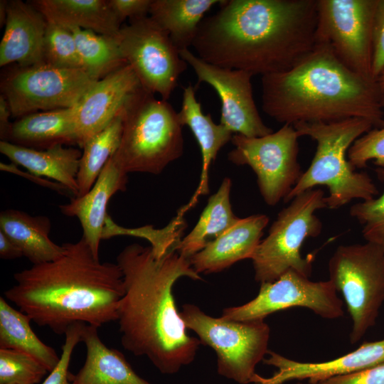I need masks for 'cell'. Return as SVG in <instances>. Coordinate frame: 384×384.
Masks as SVG:
<instances>
[{
	"instance_id": "1",
	"label": "cell",
	"mask_w": 384,
	"mask_h": 384,
	"mask_svg": "<svg viewBox=\"0 0 384 384\" xmlns=\"http://www.w3.org/2000/svg\"><path fill=\"white\" fill-rule=\"evenodd\" d=\"M192 46L203 60L252 76L284 71L315 46L317 0H222Z\"/></svg>"
},
{
	"instance_id": "2",
	"label": "cell",
	"mask_w": 384,
	"mask_h": 384,
	"mask_svg": "<svg viewBox=\"0 0 384 384\" xmlns=\"http://www.w3.org/2000/svg\"><path fill=\"white\" fill-rule=\"evenodd\" d=\"M117 263L124 280L117 311L122 346L145 356L163 374L178 372L193 361L201 343L188 334L173 287L181 277L201 275L176 248L158 258L150 246L134 243L119 253Z\"/></svg>"
},
{
	"instance_id": "3",
	"label": "cell",
	"mask_w": 384,
	"mask_h": 384,
	"mask_svg": "<svg viewBox=\"0 0 384 384\" xmlns=\"http://www.w3.org/2000/svg\"><path fill=\"white\" fill-rule=\"evenodd\" d=\"M63 245L58 259L16 272L5 299L58 335L76 323L100 328L116 321L124 294L119 266L100 262L82 237Z\"/></svg>"
},
{
	"instance_id": "4",
	"label": "cell",
	"mask_w": 384,
	"mask_h": 384,
	"mask_svg": "<svg viewBox=\"0 0 384 384\" xmlns=\"http://www.w3.org/2000/svg\"><path fill=\"white\" fill-rule=\"evenodd\" d=\"M261 82L263 112L283 124L351 118L384 124L375 80L348 69L325 45L315 44L292 67Z\"/></svg>"
},
{
	"instance_id": "5",
	"label": "cell",
	"mask_w": 384,
	"mask_h": 384,
	"mask_svg": "<svg viewBox=\"0 0 384 384\" xmlns=\"http://www.w3.org/2000/svg\"><path fill=\"white\" fill-rule=\"evenodd\" d=\"M299 137L306 136L316 142V149L309 168L284 201L326 186L327 208L338 209L355 199L366 201L379 191L370 176L357 172L348 160V151L353 142L370 130L373 125L362 118H351L331 122H299L293 124Z\"/></svg>"
},
{
	"instance_id": "6",
	"label": "cell",
	"mask_w": 384,
	"mask_h": 384,
	"mask_svg": "<svg viewBox=\"0 0 384 384\" xmlns=\"http://www.w3.org/2000/svg\"><path fill=\"white\" fill-rule=\"evenodd\" d=\"M182 127L167 100L142 88L123 114L121 141L112 157L127 174H159L182 156Z\"/></svg>"
},
{
	"instance_id": "7",
	"label": "cell",
	"mask_w": 384,
	"mask_h": 384,
	"mask_svg": "<svg viewBox=\"0 0 384 384\" xmlns=\"http://www.w3.org/2000/svg\"><path fill=\"white\" fill-rule=\"evenodd\" d=\"M325 198L321 188L309 189L278 213L251 259L257 282H272L290 270L310 277L314 256L303 257L301 249L305 240L321 233L322 223L315 213L327 208Z\"/></svg>"
},
{
	"instance_id": "8",
	"label": "cell",
	"mask_w": 384,
	"mask_h": 384,
	"mask_svg": "<svg viewBox=\"0 0 384 384\" xmlns=\"http://www.w3.org/2000/svg\"><path fill=\"white\" fill-rule=\"evenodd\" d=\"M180 315L201 343L215 351L219 375L239 384L257 383L255 368L267 353L270 334L264 320L213 317L191 304H184Z\"/></svg>"
},
{
	"instance_id": "9",
	"label": "cell",
	"mask_w": 384,
	"mask_h": 384,
	"mask_svg": "<svg viewBox=\"0 0 384 384\" xmlns=\"http://www.w3.org/2000/svg\"><path fill=\"white\" fill-rule=\"evenodd\" d=\"M328 270L346 304L352 321L350 341L356 343L375 324L384 302V249L368 242L339 245Z\"/></svg>"
},
{
	"instance_id": "10",
	"label": "cell",
	"mask_w": 384,
	"mask_h": 384,
	"mask_svg": "<svg viewBox=\"0 0 384 384\" xmlns=\"http://www.w3.org/2000/svg\"><path fill=\"white\" fill-rule=\"evenodd\" d=\"M98 80L83 69H65L46 63L16 66L1 80V94L11 115L21 118L38 111L75 107Z\"/></svg>"
},
{
	"instance_id": "11",
	"label": "cell",
	"mask_w": 384,
	"mask_h": 384,
	"mask_svg": "<svg viewBox=\"0 0 384 384\" xmlns=\"http://www.w3.org/2000/svg\"><path fill=\"white\" fill-rule=\"evenodd\" d=\"M299 137L292 124H283L263 137H232L234 149L228 153L229 161L252 169L260 193L269 206L284 201L303 174L298 161Z\"/></svg>"
},
{
	"instance_id": "12",
	"label": "cell",
	"mask_w": 384,
	"mask_h": 384,
	"mask_svg": "<svg viewBox=\"0 0 384 384\" xmlns=\"http://www.w3.org/2000/svg\"><path fill=\"white\" fill-rule=\"evenodd\" d=\"M116 39L142 87L168 100L188 65L169 34L146 16L131 19L129 25L122 26Z\"/></svg>"
},
{
	"instance_id": "13",
	"label": "cell",
	"mask_w": 384,
	"mask_h": 384,
	"mask_svg": "<svg viewBox=\"0 0 384 384\" xmlns=\"http://www.w3.org/2000/svg\"><path fill=\"white\" fill-rule=\"evenodd\" d=\"M376 4L377 0H317L315 31V44L329 47L346 67L371 79Z\"/></svg>"
},
{
	"instance_id": "14",
	"label": "cell",
	"mask_w": 384,
	"mask_h": 384,
	"mask_svg": "<svg viewBox=\"0 0 384 384\" xmlns=\"http://www.w3.org/2000/svg\"><path fill=\"white\" fill-rule=\"evenodd\" d=\"M304 307L319 316L335 319L343 316V302L333 283L313 282L290 270L272 282L260 284L256 297L245 304L223 309V318L235 321L264 320L276 311Z\"/></svg>"
},
{
	"instance_id": "15",
	"label": "cell",
	"mask_w": 384,
	"mask_h": 384,
	"mask_svg": "<svg viewBox=\"0 0 384 384\" xmlns=\"http://www.w3.org/2000/svg\"><path fill=\"white\" fill-rule=\"evenodd\" d=\"M181 58L196 73V85L205 82L217 92L221 101L220 124L232 133L260 137L272 133L262 119L252 92V75L243 70L208 63L189 49L179 51Z\"/></svg>"
},
{
	"instance_id": "16",
	"label": "cell",
	"mask_w": 384,
	"mask_h": 384,
	"mask_svg": "<svg viewBox=\"0 0 384 384\" xmlns=\"http://www.w3.org/2000/svg\"><path fill=\"white\" fill-rule=\"evenodd\" d=\"M142 88L129 64L96 81L74 107L78 146L123 115Z\"/></svg>"
},
{
	"instance_id": "17",
	"label": "cell",
	"mask_w": 384,
	"mask_h": 384,
	"mask_svg": "<svg viewBox=\"0 0 384 384\" xmlns=\"http://www.w3.org/2000/svg\"><path fill=\"white\" fill-rule=\"evenodd\" d=\"M267 355L263 363L274 366L277 370L270 378L260 376L256 384H284L304 379H309L310 384H316L321 380L384 363V339L365 342L352 352L324 362H299L269 350Z\"/></svg>"
},
{
	"instance_id": "18",
	"label": "cell",
	"mask_w": 384,
	"mask_h": 384,
	"mask_svg": "<svg viewBox=\"0 0 384 384\" xmlns=\"http://www.w3.org/2000/svg\"><path fill=\"white\" fill-rule=\"evenodd\" d=\"M127 182V174L111 156L87 193L60 206L64 215L78 218L83 232L82 237L97 258H100V244L108 216L107 203L116 193L125 191Z\"/></svg>"
},
{
	"instance_id": "19",
	"label": "cell",
	"mask_w": 384,
	"mask_h": 384,
	"mask_svg": "<svg viewBox=\"0 0 384 384\" xmlns=\"http://www.w3.org/2000/svg\"><path fill=\"white\" fill-rule=\"evenodd\" d=\"M4 33L0 43V66L43 63L47 20L30 3L8 1Z\"/></svg>"
},
{
	"instance_id": "20",
	"label": "cell",
	"mask_w": 384,
	"mask_h": 384,
	"mask_svg": "<svg viewBox=\"0 0 384 384\" xmlns=\"http://www.w3.org/2000/svg\"><path fill=\"white\" fill-rule=\"evenodd\" d=\"M269 223L265 214L240 218L232 227L189 258L198 273L220 272L234 263L252 259Z\"/></svg>"
},
{
	"instance_id": "21",
	"label": "cell",
	"mask_w": 384,
	"mask_h": 384,
	"mask_svg": "<svg viewBox=\"0 0 384 384\" xmlns=\"http://www.w3.org/2000/svg\"><path fill=\"white\" fill-rule=\"evenodd\" d=\"M195 88L183 87L182 105L178 112L181 124L188 126L193 134L201 152L202 167L198 186L190 201L180 208L177 215L183 217L202 195L209 193V169L218 151L233 137V133L221 124H215L210 114H204L201 103L196 100Z\"/></svg>"
},
{
	"instance_id": "22",
	"label": "cell",
	"mask_w": 384,
	"mask_h": 384,
	"mask_svg": "<svg viewBox=\"0 0 384 384\" xmlns=\"http://www.w3.org/2000/svg\"><path fill=\"white\" fill-rule=\"evenodd\" d=\"M97 329L85 324L82 326L86 358L77 374L70 373L73 384H151L135 373L120 351L102 342Z\"/></svg>"
},
{
	"instance_id": "23",
	"label": "cell",
	"mask_w": 384,
	"mask_h": 384,
	"mask_svg": "<svg viewBox=\"0 0 384 384\" xmlns=\"http://www.w3.org/2000/svg\"><path fill=\"white\" fill-rule=\"evenodd\" d=\"M0 152L36 176L50 178L78 196L77 176L82 156L78 149L57 145L38 150L0 141Z\"/></svg>"
},
{
	"instance_id": "24",
	"label": "cell",
	"mask_w": 384,
	"mask_h": 384,
	"mask_svg": "<svg viewBox=\"0 0 384 384\" xmlns=\"http://www.w3.org/2000/svg\"><path fill=\"white\" fill-rule=\"evenodd\" d=\"M7 142L43 150L57 145H78L75 110L70 108L31 113L12 123Z\"/></svg>"
},
{
	"instance_id": "25",
	"label": "cell",
	"mask_w": 384,
	"mask_h": 384,
	"mask_svg": "<svg viewBox=\"0 0 384 384\" xmlns=\"http://www.w3.org/2000/svg\"><path fill=\"white\" fill-rule=\"evenodd\" d=\"M30 4L48 21L68 29L80 28L114 37L122 27L108 0H35Z\"/></svg>"
},
{
	"instance_id": "26",
	"label": "cell",
	"mask_w": 384,
	"mask_h": 384,
	"mask_svg": "<svg viewBox=\"0 0 384 384\" xmlns=\"http://www.w3.org/2000/svg\"><path fill=\"white\" fill-rule=\"evenodd\" d=\"M50 226L46 216H31L15 209L0 214V231L16 244L33 265L55 260L64 253L63 245L50 240Z\"/></svg>"
},
{
	"instance_id": "27",
	"label": "cell",
	"mask_w": 384,
	"mask_h": 384,
	"mask_svg": "<svg viewBox=\"0 0 384 384\" xmlns=\"http://www.w3.org/2000/svg\"><path fill=\"white\" fill-rule=\"evenodd\" d=\"M222 0H152L150 17L180 50L192 46L205 14Z\"/></svg>"
},
{
	"instance_id": "28",
	"label": "cell",
	"mask_w": 384,
	"mask_h": 384,
	"mask_svg": "<svg viewBox=\"0 0 384 384\" xmlns=\"http://www.w3.org/2000/svg\"><path fill=\"white\" fill-rule=\"evenodd\" d=\"M231 187V179L225 178L209 198L194 228L176 247L179 254L189 259L238 222L240 218L233 213L230 200Z\"/></svg>"
},
{
	"instance_id": "29",
	"label": "cell",
	"mask_w": 384,
	"mask_h": 384,
	"mask_svg": "<svg viewBox=\"0 0 384 384\" xmlns=\"http://www.w3.org/2000/svg\"><path fill=\"white\" fill-rule=\"evenodd\" d=\"M31 321L27 314L0 297V348L26 353L42 363L50 373L58 364L60 356L38 337Z\"/></svg>"
},
{
	"instance_id": "30",
	"label": "cell",
	"mask_w": 384,
	"mask_h": 384,
	"mask_svg": "<svg viewBox=\"0 0 384 384\" xmlns=\"http://www.w3.org/2000/svg\"><path fill=\"white\" fill-rule=\"evenodd\" d=\"M122 119L123 115L117 117L84 144L77 176L78 196L85 195L91 189L107 161L118 149Z\"/></svg>"
},
{
	"instance_id": "31",
	"label": "cell",
	"mask_w": 384,
	"mask_h": 384,
	"mask_svg": "<svg viewBox=\"0 0 384 384\" xmlns=\"http://www.w3.org/2000/svg\"><path fill=\"white\" fill-rule=\"evenodd\" d=\"M75 41L82 69L100 80L119 67L127 64L116 36L100 35L90 30L69 28Z\"/></svg>"
},
{
	"instance_id": "32",
	"label": "cell",
	"mask_w": 384,
	"mask_h": 384,
	"mask_svg": "<svg viewBox=\"0 0 384 384\" xmlns=\"http://www.w3.org/2000/svg\"><path fill=\"white\" fill-rule=\"evenodd\" d=\"M43 63L65 69H82L70 30L48 21L43 46Z\"/></svg>"
},
{
	"instance_id": "33",
	"label": "cell",
	"mask_w": 384,
	"mask_h": 384,
	"mask_svg": "<svg viewBox=\"0 0 384 384\" xmlns=\"http://www.w3.org/2000/svg\"><path fill=\"white\" fill-rule=\"evenodd\" d=\"M48 372L42 363L26 353L0 348V384H37Z\"/></svg>"
},
{
	"instance_id": "34",
	"label": "cell",
	"mask_w": 384,
	"mask_h": 384,
	"mask_svg": "<svg viewBox=\"0 0 384 384\" xmlns=\"http://www.w3.org/2000/svg\"><path fill=\"white\" fill-rule=\"evenodd\" d=\"M377 173L384 180V168L377 169ZM349 214L362 225L365 240L384 249V191L379 197L353 205Z\"/></svg>"
},
{
	"instance_id": "35",
	"label": "cell",
	"mask_w": 384,
	"mask_h": 384,
	"mask_svg": "<svg viewBox=\"0 0 384 384\" xmlns=\"http://www.w3.org/2000/svg\"><path fill=\"white\" fill-rule=\"evenodd\" d=\"M347 156L355 170L365 168L371 160L380 168H384V124L357 139L349 148Z\"/></svg>"
},
{
	"instance_id": "36",
	"label": "cell",
	"mask_w": 384,
	"mask_h": 384,
	"mask_svg": "<svg viewBox=\"0 0 384 384\" xmlns=\"http://www.w3.org/2000/svg\"><path fill=\"white\" fill-rule=\"evenodd\" d=\"M85 324L76 323L67 329L65 342L62 346V353L58 364L49 373L42 384H73L68 371L73 352L79 342L81 341L82 326Z\"/></svg>"
},
{
	"instance_id": "37",
	"label": "cell",
	"mask_w": 384,
	"mask_h": 384,
	"mask_svg": "<svg viewBox=\"0 0 384 384\" xmlns=\"http://www.w3.org/2000/svg\"><path fill=\"white\" fill-rule=\"evenodd\" d=\"M384 69V0H377L372 29L371 73L375 80Z\"/></svg>"
},
{
	"instance_id": "38",
	"label": "cell",
	"mask_w": 384,
	"mask_h": 384,
	"mask_svg": "<svg viewBox=\"0 0 384 384\" xmlns=\"http://www.w3.org/2000/svg\"><path fill=\"white\" fill-rule=\"evenodd\" d=\"M316 384H384V363L357 372L333 376Z\"/></svg>"
},
{
	"instance_id": "39",
	"label": "cell",
	"mask_w": 384,
	"mask_h": 384,
	"mask_svg": "<svg viewBox=\"0 0 384 384\" xmlns=\"http://www.w3.org/2000/svg\"><path fill=\"white\" fill-rule=\"evenodd\" d=\"M151 2L152 0H108L110 6L121 23L127 18L131 20L147 16Z\"/></svg>"
},
{
	"instance_id": "40",
	"label": "cell",
	"mask_w": 384,
	"mask_h": 384,
	"mask_svg": "<svg viewBox=\"0 0 384 384\" xmlns=\"http://www.w3.org/2000/svg\"><path fill=\"white\" fill-rule=\"evenodd\" d=\"M23 256L21 249L7 235L0 231V257L13 260Z\"/></svg>"
},
{
	"instance_id": "41",
	"label": "cell",
	"mask_w": 384,
	"mask_h": 384,
	"mask_svg": "<svg viewBox=\"0 0 384 384\" xmlns=\"http://www.w3.org/2000/svg\"><path fill=\"white\" fill-rule=\"evenodd\" d=\"M11 115L9 104L5 97L0 95V137L1 141H6L12 123L9 122Z\"/></svg>"
},
{
	"instance_id": "42",
	"label": "cell",
	"mask_w": 384,
	"mask_h": 384,
	"mask_svg": "<svg viewBox=\"0 0 384 384\" xmlns=\"http://www.w3.org/2000/svg\"><path fill=\"white\" fill-rule=\"evenodd\" d=\"M378 95L382 107L384 110V69L375 79Z\"/></svg>"
},
{
	"instance_id": "43",
	"label": "cell",
	"mask_w": 384,
	"mask_h": 384,
	"mask_svg": "<svg viewBox=\"0 0 384 384\" xmlns=\"http://www.w3.org/2000/svg\"><path fill=\"white\" fill-rule=\"evenodd\" d=\"M8 1H0V26L5 25L7 14Z\"/></svg>"
},
{
	"instance_id": "44",
	"label": "cell",
	"mask_w": 384,
	"mask_h": 384,
	"mask_svg": "<svg viewBox=\"0 0 384 384\" xmlns=\"http://www.w3.org/2000/svg\"><path fill=\"white\" fill-rule=\"evenodd\" d=\"M294 384H305V383H302V382L297 381V382L296 383H294Z\"/></svg>"
}]
</instances>
